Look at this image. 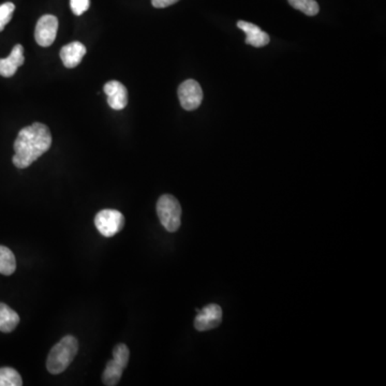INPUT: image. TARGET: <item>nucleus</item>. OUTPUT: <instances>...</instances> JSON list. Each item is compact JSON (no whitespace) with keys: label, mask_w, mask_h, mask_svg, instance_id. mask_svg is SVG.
Segmentation results:
<instances>
[{"label":"nucleus","mask_w":386,"mask_h":386,"mask_svg":"<svg viewBox=\"0 0 386 386\" xmlns=\"http://www.w3.org/2000/svg\"><path fill=\"white\" fill-rule=\"evenodd\" d=\"M52 145L51 131L48 125L34 123L19 131L14 142L13 164L19 169H26L45 154Z\"/></svg>","instance_id":"1"},{"label":"nucleus","mask_w":386,"mask_h":386,"mask_svg":"<svg viewBox=\"0 0 386 386\" xmlns=\"http://www.w3.org/2000/svg\"><path fill=\"white\" fill-rule=\"evenodd\" d=\"M79 351V343L73 336H65L52 347L46 360V368L52 374H63L74 360Z\"/></svg>","instance_id":"2"},{"label":"nucleus","mask_w":386,"mask_h":386,"mask_svg":"<svg viewBox=\"0 0 386 386\" xmlns=\"http://www.w3.org/2000/svg\"><path fill=\"white\" fill-rule=\"evenodd\" d=\"M157 215L167 232L179 231L181 225V206L175 196L171 194L160 196L157 202Z\"/></svg>","instance_id":"3"},{"label":"nucleus","mask_w":386,"mask_h":386,"mask_svg":"<svg viewBox=\"0 0 386 386\" xmlns=\"http://www.w3.org/2000/svg\"><path fill=\"white\" fill-rule=\"evenodd\" d=\"M94 225L100 234L104 237H112L123 230L125 217L119 210H102L94 217Z\"/></svg>","instance_id":"4"},{"label":"nucleus","mask_w":386,"mask_h":386,"mask_svg":"<svg viewBox=\"0 0 386 386\" xmlns=\"http://www.w3.org/2000/svg\"><path fill=\"white\" fill-rule=\"evenodd\" d=\"M58 30V19L54 15L46 14L40 17L34 29V39L42 48H48L55 41Z\"/></svg>","instance_id":"5"},{"label":"nucleus","mask_w":386,"mask_h":386,"mask_svg":"<svg viewBox=\"0 0 386 386\" xmlns=\"http://www.w3.org/2000/svg\"><path fill=\"white\" fill-rule=\"evenodd\" d=\"M179 98L183 109L186 111L196 110L203 101L202 87L196 81H185L179 85Z\"/></svg>","instance_id":"6"},{"label":"nucleus","mask_w":386,"mask_h":386,"mask_svg":"<svg viewBox=\"0 0 386 386\" xmlns=\"http://www.w3.org/2000/svg\"><path fill=\"white\" fill-rule=\"evenodd\" d=\"M196 312L198 316L194 320V327L196 328V331H210L221 324L222 309L219 305L210 304L204 307L202 310L196 309Z\"/></svg>","instance_id":"7"},{"label":"nucleus","mask_w":386,"mask_h":386,"mask_svg":"<svg viewBox=\"0 0 386 386\" xmlns=\"http://www.w3.org/2000/svg\"><path fill=\"white\" fill-rule=\"evenodd\" d=\"M103 90L108 96V103L112 109L121 111L128 104V90L125 85L119 81H110L106 83Z\"/></svg>","instance_id":"8"},{"label":"nucleus","mask_w":386,"mask_h":386,"mask_svg":"<svg viewBox=\"0 0 386 386\" xmlns=\"http://www.w3.org/2000/svg\"><path fill=\"white\" fill-rule=\"evenodd\" d=\"M24 48L17 44L7 58L0 59V75L3 77H11L17 73V69L24 65Z\"/></svg>","instance_id":"9"},{"label":"nucleus","mask_w":386,"mask_h":386,"mask_svg":"<svg viewBox=\"0 0 386 386\" xmlns=\"http://www.w3.org/2000/svg\"><path fill=\"white\" fill-rule=\"evenodd\" d=\"M237 27L246 34L247 44H250L254 48H263L270 43V36L256 25L245 22V21H239L237 23Z\"/></svg>","instance_id":"10"},{"label":"nucleus","mask_w":386,"mask_h":386,"mask_svg":"<svg viewBox=\"0 0 386 386\" xmlns=\"http://www.w3.org/2000/svg\"><path fill=\"white\" fill-rule=\"evenodd\" d=\"M86 46L81 42H71L63 46L61 50V58L63 65L69 69L77 67L80 65L83 57L86 54Z\"/></svg>","instance_id":"11"},{"label":"nucleus","mask_w":386,"mask_h":386,"mask_svg":"<svg viewBox=\"0 0 386 386\" xmlns=\"http://www.w3.org/2000/svg\"><path fill=\"white\" fill-rule=\"evenodd\" d=\"M19 323V316L8 305L0 303V332L11 333Z\"/></svg>","instance_id":"12"},{"label":"nucleus","mask_w":386,"mask_h":386,"mask_svg":"<svg viewBox=\"0 0 386 386\" xmlns=\"http://www.w3.org/2000/svg\"><path fill=\"white\" fill-rule=\"evenodd\" d=\"M125 367L121 366L114 360H109L102 374V382L104 385L115 386L121 381Z\"/></svg>","instance_id":"13"},{"label":"nucleus","mask_w":386,"mask_h":386,"mask_svg":"<svg viewBox=\"0 0 386 386\" xmlns=\"http://www.w3.org/2000/svg\"><path fill=\"white\" fill-rule=\"evenodd\" d=\"M17 270V260L8 247L0 246V274L11 276Z\"/></svg>","instance_id":"14"},{"label":"nucleus","mask_w":386,"mask_h":386,"mask_svg":"<svg viewBox=\"0 0 386 386\" xmlns=\"http://www.w3.org/2000/svg\"><path fill=\"white\" fill-rule=\"evenodd\" d=\"M22 376L10 367L0 368V386H22Z\"/></svg>","instance_id":"15"},{"label":"nucleus","mask_w":386,"mask_h":386,"mask_svg":"<svg viewBox=\"0 0 386 386\" xmlns=\"http://www.w3.org/2000/svg\"><path fill=\"white\" fill-rule=\"evenodd\" d=\"M287 1L294 9L298 10L308 17H314L318 14L320 10L316 0H287Z\"/></svg>","instance_id":"16"},{"label":"nucleus","mask_w":386,"mask_h":386,"mask_svg":"<svg viewBox=\"0 0 386 386\" xmlns=\"http://www.w3.org/2000/svg\"><path fill=\"white\" fill-rule=\"evenodd\" d=\"M130 357V351L125 343H119L113 349V360L123 367H127Z\"/></svg>","instance_id":"17"},{"label":"nucleus","mask_w":386,"mask_h":386,"mask_svg":"<svg viewBox=\"0 0 386 386\" xmlns=\"http://www.w3.org/2000/svg\"><path fill=\"white\" fill-rule=\"evenodd\" d=\"M15 6L12 3H5L0 5V32H3L6 25L12 19Z\"/></svg>","instance_id":"18"},{"label":"nucleus","mask_w":386,"mask_h":386,"mask_svg":"<svg viewBox=\"0 0 386 386\" xmlns=\"http://www.w3.org/2000/svg\"><path fill=\"white\" fill-rule=\"evenodd\" d=\"M90 0H70V7L72 12L77 17L86 12L90 9Z\"/></svg>","instance_id":"19"},{"label":"nucleus","mask_w":386,"mask_h":386,"mask_svg":"<svg viewBox=\"0 0 386 386\" xmlns=\"http://www.w3.org/2000/svg\"><path fill=\"white\" fill-rule=\"evenodd\" d=\"M177 1L179 0H152V3L154 8L162 9V8L170 7V6L176 3Z\"/></svg>","instance_id":"20"}]
</instances>
